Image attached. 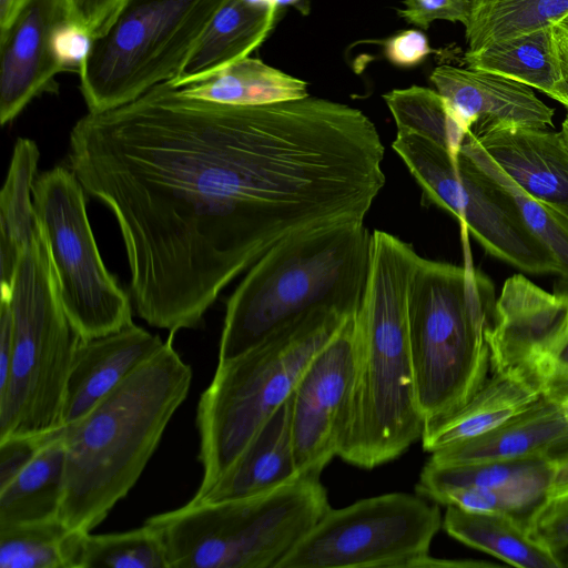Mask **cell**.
<instances>
[{
    "label": "cell",
    "mask_w": 568,
    "mask_h": 568,
    "mask_svg": "<svg viewBox=\"0 0 568 568\" xmlns=\"http://www.w3.org/2000/svg\"><path fill=\"white\" fill-rule=\"evenodd\" d=\"M540 378L519 372L491 373L456 413L425 428L422 444L433 453L484 434L530 407L542 396Z\"/></svg>",
    "instance_id": "44dd1931"
},
{
    "label": "cell",
    "mask_w": 568,
    "mask_h": 568,
    "mask_svg": "<svg viewBox=\"0 0 568 568\" xmlns=\"http://www.w3.org/2000/svg\"><path fill=\"white\" fill-rule=\"evenodd\" d=\"M568 430L564 408L542 395L524 412L476 437L430 453L438 464L507 460L544 454Z\"/></svg>",
    "instance_id": "ffe728a7"
},
{
    "label": "cell",
    "mask_w": 568,
    "mask_h": 568,
    "mask_svg": "<svg viewBox=\"0 0 568 568\" xmlns=\"http://www.w3.org/2000/svg\"><path fill=\"white\" fill-rule=\"evenodd\" d=\"M430 81L463 130L474 136L511 128L552 126L554 109L520 82L449 64L435 68Z\"/></svg>",
    "instance_id": "2e32d148"
},
{
    "label": "cell",
    "mask_w": 568,
    "mask_h": 568,
    "mask_svg": "<svg viewBox=\"0 0 568 568\" xmlns=\"http://www.w3.org/2000/svg\"><path fill=\"white\" fill-rule=\"evenodd\" d=\"M13 353L0 389V439L61 428L67 381L80 336L70 324L42 231L24 246L10 294Z\"/></svg>",
    "instance_id": "ba28073f"
},
{
    "label": "cell",
    "mask_w": 568,
    "mask_h": 568,
    "mask_svg": "<svg viewBox=\"0 0 568 568\" xmlns=\"http://www.w3.org/2000/svg\"><path fill=\"white\" fill-rule=\"evenodd\" d=\"M384 100L397 131L420 135L443 146L453 156L458 155L467 133L436 90L417 85L395 89L386 93Z\"/></svg>",
    "instance_id": "4dcf8cb0"
},
{
    "label": "cell",
    "mask_w": 568,
    "mask_h": 568,
    "mask_svg": "<svg viewBox=\"0 0 568 568\" xmlns=\"http://www.w3.org/2000/svg\"><path fill=\"white\" fill-rule=\"evenodd\" d=\"M164 344L159 335L133 322L103 336L80 337L67 381L61 427L91 410Z\"/></svg>",
    "instance_id": "e0dca14e"
},
{
    "label": "cell",
    "mask_w": 568,
    "mask_h": 568,
    "mask_svg": "<svg viewBox=\"0 0 568 568\" xmlns=\"http://www.w3.org/2000/svg\"><path fill=\"white\" fill-rule=\"evenodd\" d=\"M467 68L520 82L546 95L562 81L554 26L466 51Z\"/></svg>",
    "instance_id": "4316f807"
},
{
    "label": "cell",
    "mask_w": 568,
    "mask_h": 568,
    "mask_svg": "<svg viewBox=\"0 0 568 568\" xmlns=\"http://www.w3.org/2000/svg\"><path fill=\"white\" fill-rule=\"evenodd\" d=\"M179 89L191 98L230 105L271 104L308 95L305 81L250 57Z\"/></svg>",
    "instance_id": "484cf974"
},
{
    "label": "cell",
    "mask_w": 568,
    "mask_h": 568,
    "mask_svg": "<svg viewBox=\"0 0 568 568\" xmlns=\"http://www.w3.org/2000/svg\"><path fill=\"white\" fill-rule=\"evenodd\" d=\"M554 38L562 72V81L556 88L568 93V32L554 24Z\"/></svg>",
    "instance_id": "60d3db41"
},
{
    "label": "cell",
    "mask_w": 568,
    "mask_h": 568,
    "mask_svg": "<svg viewBox=\"0 0 568 568\" xmlns=\"http://www.w3.org/2000/svg\"><path fill=\"white\" fill-rule=\"evenodd\" d=\"M225 0H122L80 64L89 112L126 104L173 81Z\"/></svg>",
    "instance_id": "9c48e42d"
},
{
    "label": "cell",
    "mask_w": 568,
    "mask_h": 568,
    "mask_svg": "<svg viewBox=\"0 0 568 568\" xmlns=\"http://www.w3.org/2000/svg\"><path fill=\"white\" fill-rule=\"evenodd\" d=\"M460 151L508 193L524 224L552 254L560 267L559 276L568 283V217L519 187L469 133L466 134Z\"/></svg>",
    "instance_id": "f1b7e54d"
},
{
    "label": "cell",
    "mask_w": 568,
    "mask_h": 568,
    "mask_svg": "<svg viewBox=\"0 0 568 568\" xmlns=\"http://www.w3.org/2000/svg\"><path fill=\"white\" fill-rule=\"evenodd\" d=\"M372 233L364 222L280 242L252 265L226 302L219 362L318 311L355 315L367 282Z\"/></svg>",
    "instance_id": "277c9868"
},
{
    "label": "cell",
    "mask_w": 568,
    "mask_h": 568,
    "mask_svg": "<svg viewBox=\"0 0 568 568\" xmlns=\"http://www.w3.org/2000/svg\"><path fill=\"white\" fill-rule=\"evenodd\" d=\"M555 475L547 497H555L568 493V463L555 466Z\"/></svg>",
    "instance_id": "ee69618b"
},
{
    "label": "cell",
    "mask_w": 568,
    "mask_h": 568,
    "mask_svg": "<svg viewBox=\"0 0 568 568\" xmlns=\"http://www.w3.org/2000/svg\"><path fill=\"white\" fill-rule=\"evenodd\" d=\"M561 564V568L568 567V546L555 552Z\"/></svg>",
    "instance_id": "7dc6e473"
},
{
    "label": "cell",
    "mask_w": 568,
    "mask_h": 568,
    "mask_svg": "<svg viewBox=\"0 0 568 568\" xmlns=\"http://www.w3.org/2000/svg\"><path fill=\"white\" fill-rule=\"evenodd\" d=\"M301 1H303V0H273V3L278 9V8L285 7V6L297 4Z\"/></svg>",
    "instance_id": "681fc988"
},
{
    "label": "cell",
    "mask_w": 568,
    "mask_h": 568,
    "mask_svg": "<svg viewBox=\"0 0 568 568\" xmlns=\"http://www.w3.org/2000/svg\"><path fill=\"white\" fill-rule=\"evenodd\" d=\"M172 335L91 410L60 428L65 450L60 519L69 529L91 532L129 494L185 400L193 373Z\"/></svg>",
    "instance_id": "3957f363"
},
{
    "label": "cell",
    "mask_w": 568,
    "mask_h": 568,
    "mask_svg": "<svg viewBox=\"0 0 568 568\" xmlns=\"http://www.w3.org/2000/svg\"><path fill=\"white\" fill-rule=\"evenodd\" d=\"M547 494L548 490L540 487L458 488L443 491L430 501L473 511L505 513L519 518L525 515L526 520L528 515L547 498Z\"/></svg>",
    "instance_id": "836d02e7"
},
{
    "label": "cell",
    "mask_w": 568,
    "mask_h": 568,
    "mask_svg": "<svg viewBox=\"0 0 568 568\" xmlns=\"http://www.w3.org/2000/svg\"><path fill=\"white\" fill-rule=\"evenodd\" d=\"M398 16L410 24L426 30L436 20L460 22L467 26L471 0H403Z\"/></svg>",
    "instance_id": "d590c367"
},
{
    "label": "cell",
    "mask_w": 568,
    "mask_h": 568,
    "mask_svg": "<svg viewBox=\"0 0 568 568\" xmlns=\"http://www.w3.org/2000/svg\"><path fill=\"white\" fill-rule=\"evenodd\" d=\"M64 468L59 429L44 438L32 460L0 489V528L60 518Z\"/></svg>",
    "instance_id": "cb8c5ba5"
},
{
    "label": "cell",
    "mask_w": 568,
    "mask_h": 568,
    "mask_svg": "<svg viewBox=\"0 0 568 568\" xmlns=\"http://www.w3.org/2000/svg\"><path fill=\"white\" fill-rule=\"evenodd\" d=\"M550 378L568 382V338L557 353L545 382Z\"/></svg>",
    "instance_id": "b9f144b4"
},
{
    "label": "cell",
    "mask_w": 568,
    "mask_h": 568,
    "mask_svg": "<svg viewBox=\"0 0 568 568\" xmlns=\"http://www.w3.org/2000/svg\"><path fill=\"white\" fill-rule=\"evenodd\" d=\"M560 133H561V135H562V138H564V140H565V142H566V144L568 146V113H567L565 120L561 123Z\"/></svg>",
    "instance_id": "f907efd6"
},
{
    "label": "cell",
    "mask_w": 568,
    "mask_h": 568,
    "mask_svg": "<svg viewBox=\"0 0 568 568\" xmlns=\"http://www.w3.org/2000/svg\"><path fill=\"white\" fill-rule=\"evenodd\" d=\"M555 469V465L544 454L463 464H438L428 459L420 471L415 491L432 500L443 491L458 488L540 487L549 490Z\"/></svg>",
    "instance_id": "d4e9b609"
},
{
    "label": "cell",
    "mask_w": 568,
    "mask_h": 568,
    "mask_svg": "<svg viewBox=\"0 0 568 568\" xmlns=\"http://www.w3.org/2000/svg\"><path fill=\"white\" fill-rule=\"evenodd\" d=\"M529 534L554 552L568 546V493L547 497L526 518Z\"/></svg>",
    "instance_id": "e575fe53"
},
{
    "label": "cell",
    "mask_w": 568,
    "mask_h": 568,
    "mask_svg": "<svg viewBox=\"0 0 568 568\" xmlns=\"http://www.w3.org/2000/svg\"><path fill=\"white\" fill-rule=\"evenodd\" d=\"M495 288L468 261L420 256L408 296V327L418 404L425 428L460 409L490 369L486 332Z\"/></svg>",
    "instance_id": "5b68a950"
},
{
    "label": "cell",
    "mask_w": 568,
    "mask_h": 568,
    "mask_svg": "<svg viewBox=\"0 0 568 568\" xmlns=\"http://www.w3.org/2000/svg\"><path fill=\"white\" fill-rule=\"evenodd\" d=\"M348 317L329 310L315 311L242 354L217 362L196 409L203 475L194 496L206 491L230 468L291 397L312 359Z\"/></svg>",
    "instance_id": "8992f818"
},
{
    "label": "cell",
    "mask_w": 568,
    "mask_h": 568,
    "mask_svg": "<svg viewBox=\"0 0 568 568\" xmlns=\"http://www.w3.org/2000/svg\"><path fill=\"white\" fill-rule=\"evenodd\" d=\"M568 14V0H471L467 51L551 27Z\"/></svg>",
    "instance_id": "83f0119b"
},
{
    "label": "cell",
    "mask_w": 568,
    "mask_h": 568,
    "mask_svg": "<svg viewBox=\"0 0 568 568\" xmlns=\"http://www.w3.org/2000/svg\"><path fill=\"white\" fill-rule=\"evenodd\" d=\"M549 98L556 100L568 110V93L556 88L547 94Z\"/></svg>",
    "instance_id": "f6af8a7d"
},
{
    "label": "cell",
    "mask_w": 568,
    "mask_h": 568,
    "mask_svg": "<svg viewBox=\"0 0 568 568\" xmlns=\"http://www.w3.org/2000/svg\"><path fill=\"white\" fill-rule=\"evenodd\" d=\"M386 59L398 67L419 64L432 52L427 37L419 30H406L389 38L384 44Z\"/></svg>",
    "instance_id": "74e56055"
},
{
    "label": "cell",
    "mask_w": 568,
    "mask_h": 568,
    "mask_svg": "<svg viewBox=\"0 0 568 568\" xmlns=\"http://www.w3.org/2000/svg\"><path fill=\"white\" fill-rule=\"evenodd\" d=\"M169 568L163 544L146 523L122 532L75 531L71 568Z\"/></svg>",
    "instance_id": "f546056e"
},
{
    "label": "cell",
    "mask_w": 568,
    "mask_h": 568,
    "mask_svg": "<svg viewBox=\"0 0 568 568\" xmlns=\"http://www.w3.org/2000/svg\"><path fill=\"white\" fill-rule=\"evenodd\" d=\"M331 508L320 477L149 517L169 568H276Z\"/></svg>",
    "instance_id": "52a82bcc"
},
{
    "label": "cell",
    "mask_w": 568,
    "mask_h": 568,
    "mask_svg": "<svg viewBox=\"0 0 568 568\" xmlns=\"http://www.w3.org/2000/svg\"><path fill=\"white\" fill-rule=\"evenodd\" d=\"M443 528L456 540L510 566L561 568L555 552L537 541L517 516L447 506Z\"/></svg>",
    "instance_id": "603a6c76"
},
{
    "label": "cell",
    "mask_w": 568,
    "mask_h": 568,
    "mask_svg": "<svg viewBox=\"0 0 568 568\" xmlns=\"http://www.w3.org/2000/svg\"><path fill=\"white\" fill-rule=\"evenodd\" d=\"M438 506L389 493L331 507L276 568H416L443 527Z\"/></svg>",
    "instance_id": "7c38bea8"
},
{
    "label": "cell",
    "mask_w": 568,
    "mask_h": 568,
    "mask_svg": "<svg viewBox=\"0 0 568 568\" xmlns=\"http://www.w3.org/2000/svg\"><path fill=\"white\" fill-rule=\"evenodd\" d=\"M39 155L33 140L19 138L0 193V239L21 250L38 230L32 189Z\"/></svg>",
    "instance_id": "1f68e13d"
},
{
    "label": "cell",
    "mask_w": 568,
    "mask_h": 568,
    "mask_svg": "<svg viewBox=\"0 0 568 568\" xmlns=\"http://www.w3.org/2000/svg\"><path fill=\"white\" fill-rule=\"evenodd\" d=\"M71 23L67 0H16L0 22V122H11L65 70L60 38Z\"/></svg>",
    "instance_id": "9a60e30c"
},
{
    "label": "cell",
    "mask_w": 568,
    "mask_h": 568,
    "mask_svg": "<svg viewBox=\"0 0 568 568\" xmlns=\"http://www.w3.org/2000/svg\"><path fill=\"white\" fill-rule=\"evenodd\" d=\"M544 455L555 466L568 463V430L549 445Z\"/></svg>",
    "instance_id": "7bdbcfd3"
},
{
    "label": "cell",
    "mask_w": 568,
    "mask_h": 568,
    "mask_svg": "<svg viewBox=\"0 0 568 568\" xmlns=\"http://www.w3.org/2000/svg\"><path fill=\"white\" fill-rule=\"evenodd\" d=\"M45 437L12 436L0 439V489L32 460Z\"/></svg>",
    "instance_id": "8d00e7d4"
},
{
    "label": "cell",
    "mask_w": 568,
    "mask_h": 568,
    "mask_svg": "<svg viewBox=\"0 0 568 568\" xmlns=\"http://www.w3.org/2000/svg\"><path fill=\"white\" fill-rule=\"evenodd\" d=\"M422 189V204L453 214L494 257L528 274H558L552 254L524 224L508 193L463 151L410 132L397 131L392 144Z\"/></svg>",
    "instance_id": "30bf717a"
},
{
    "label": "cell",
    "mask_w": 568,
    "mask_h": 568,
    "mask_svg": "<svg viewBox=\"0 0 568 568\" xmlns=\"http://www.w3.org/2000/svg\"><path fill=\"white\" fill-rule=\"evenodd\" d=\"M277 10L255 7L246 0H225L178 77L169 83L180 88L248 57L271 32Z\"/></svg>",
    "instance_id": "7402d4cb"
},
{
    "label": "cell",
    "mask_w": 568,
    "mask_h": 568,
    "mask_svg": "<svg viewBox=\"0 0 568 568\" xmlns=\"http://www.w3.org/2000/svg\"><path fill=\"white\" fill-rule=\"evenodd\" d=\"M13 314L9 297L0 302V389L8 381L13 353Z\"/></svg>",
    "instance_id": "ab89813d"
},
{
    "label": "cell",
    "mask_w": 568,
    "mask_h": 568,
    "mask_svg": "<svg viewBox=\"0 0 568 568\" xmlns=\"http://www.w3.org/2000/svg\"><path fill=\"white\" fill-rule=\"evenodd\" d=\"M71 22L92 37L122 0H67Z\"/></svg>",
    "instance_id": "f35d334b"
},
{
    "label": "cell",
    "mask_w": 568,
    "mask_h": 568,
    "mask_svg": "<svg viewBox=\"0 0 568 568\" xmlns=\"http://www.w3.org/2000/svg\"><path fill=\"white\" fill-rule=\"evenodd\" d=\"M568 338V293H550L523 274L508 277L486 332L491 373L546 379Z\"/></svg>",
    "instance_id": "5bb4252c"
},
{
    "label": "cell",
    "mask_w": 568,
    "mask_h": 568,
    "mask_svg": "<svg viewBox=\"0 0 568 568\" xmlns=\"http://www.w3.org/2000/svg\"><path fill=\"white\" fill-rule=\"evenodd\" d=\"M248 3L260 8H276L273 0H246Z\"/></svg>",
    "instance_id": "c3c4849f"
},
{
    "label": "cell",
    "mask_w": 568,
    "mask_h": 568,
    "mask_svg": "<svg viewBox=\"0 0 568 568\" xmlns=\"http://www.w3.org/2000/svg\"><path fill=\"white\" fill-rule=\"evenodd\" d=\"M361 110L305 97L230 105L169 82L88 112L69 161L114 215L140 317L195 328L219 294L296 234L364 222L386 179Z\"/></svg>",
    "instance_id": "6da1fadb"
},
{
    "label": "cell",
    "mask_w": 568,
    "mask_h": 568,
    "mask_svg": "<svg viewBox=\"0 0 568 568\" xmlns=\"http://www.w3.org/2000/svg\"><path fill=\"white\" fill-rule=\"evenodd\" d=\"M420 256L387 232L372 233L371 264L355 314V369L338 457L372 469L392 462L425 430L416 389L408 296Z\"/></svg>",
    "instance_id": "7a4b0ae2"
},
{
    "label": "cell",
    "mask_w": 568,
    "mask_h": 568,
    "mask_svg": "<svg viewBox=\"0 0 568 568\" xmlns=\"http://www.w3.org/2000/svg\"><path fill=\"white\" fill-rule=\"evenodd\" d=\"M84 191L72 170L58 165L36 179L32 199L65 315L77 334L90 339L133 321L131 298L101 257Z\"/></svg>",
    "instance_id": "8fae6325"
},
{
    "label": "cell",
    "mask_w": 568,
    "mask_h": 568,
    "mask_svg": "<svg viewBox=\"0 0 568 568\" xmlns=\"http://www.w3.org/2000/svg\"><path fill=\"white\" fill-rule=\"evenodd\" d=\"M293 394L264 423L230 468L194 504L262 495L301 477L292 434Z\"/></svg>",
    "instance_id": "d6986e66"
},
{
    "label": "cell",
    "mask_w": 568,
    "mask_h": 568,
    "mask_svg": "<svg viewBox=\"0 0 568 568\" xmlns=\"http://www.w3.org/2000/svg\"><path fill=\"white\" fill-rule=\"evenodd\" d=\"M72 547L60 518L0 528V567L71 568Z\"/></svg>",
    "instance_id": "d6a6232c"
},
{
    "label": "cell",
    "mask_w": 568,
    "mask_h": 568,
    "mask_svg": "<svg viewBox=\"0 0 568 568\" xmlns=\"http://www.w3.org/2000/svg\"><path fill=\"white\" fill-rule=\"evenodd\" d=\"M555 24H558L559 27H561L565 31L568 32V14L562 18L559 22L555 23Z\"/></svg>",
    "instance_id": "816d5d0a"
},
{
    "label": "cell",
    "mask_w": 568,
    "mask_h": 568,
    "mask_svg": "<svg viewBox=\"0 0 568 568\" xmlns=\"http://www.w3.org/2000/svg\"><path fill=\"white\" fill-rule=\"evenodd\" d=\"M355 369V315L312 359L293 393L292 434L300 474L321 477L338 455Z\"/></svg>",
    "instance_id": "4fadbf2b"
},
{
    "label": "cell",
    "mask_w": 568,
    "mask_h": 568,
    "mask_svg": "<svg viewBox=\"0 0 568 568\" xmlns=\"http://www.w3.org/2000/svg\"><path fill=\"white\" fill-rule=\"evenodd\" d=\"M14 2L16 0H0V22L9 14Z\"/></svg>",
    "instance_id": "bcb514c9"
},
{
    "label": "cell",
    "mask_w": 568,
    "mask_h": 568,
    "mask_svg": "<svg viewBox=\"0 0 568 568\" xmlns=\"http://www.w3.org/2000/svg\"><path fill=\"white\" fill-rule=\"evenodd\" d=\"M474 139L519 187L568 217V146L560 131L511 128Z\"/></svg>",
    "instance_id": "ac0fdd59"
}]
</instances>
